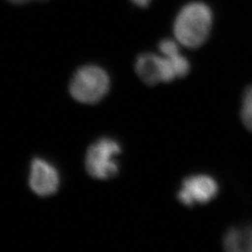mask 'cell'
<instances>
[{
  "mask_svg": "<svg viewBox=\"0 0 252 252\" xmlns=\"http://www.w3.org/2000/svg\"><path fill=\"white\" fill-rule=\"evenodd\" d=\"M213 23L210 7L200 1L186 4L176 16L173 32L177 41L187 48L203 45L209 36Z\"/></svg>",
  "mask_w": 252,
  "mask_h": 252,
  "instance_id": "obj_1",
  "label": "cell"
},
{
  "mask_svg": "<svg viewBox=\"0 0 252 252\" xmlns=\"http://www.w3.org/2000/svg\"><path fill=\"white\" fill-rule=\"evenodd\" d=\"M109 89L107 72L96 65L81 67L70 82V94L77 101L84 104L99 102Z\"/></svg>",
  "mask_w": 252,
  "mask_h": 252,
  "instance_id": "obj_2",
  "label": "cell"
},
{
  "mask_svg": "<svg viewBox=\"0 0 252 252\" xmlns=\"http://www.w3.org/2000/svg\"><path fill=\"white\" fill-rule=\"evenodd\" d=\"M121 153V147L113 139L102 138L92 145L86 155V169L91 177L98 180L113 178L118 171L115 157Z\"/></svg>",
  "mask_w": 252,
  "mask_h": 252,
  "instance_id": "obj_3",
  "label": "cell"
},
{
  "mask_svg": "<svg viewBox=\"0 0 252 252\" xmlns=\"http://www.w3.org/2000/svg\"><path fill=\"white\" fill-rule=\"evenodd\" d=\"M135 71L138 77L149 85L169 82L178 78L173 63L166 56L151 53L142 54L137 57Z\"/></svg>",
  "mask_w": 252,
  "mask_h": 252,
  "instance_id": "obj_4",
  "label": "cell"
},
{
  "mask_svg": "<svg viewBox=\"0 0 252 252\" xmlns=\"http://www.w3.org/2000/svg\"><path fill=\"white\" fill-rule=\"evenodd\" d=\"M218 191V184L211 177L205 175L193 176L183 181L179 199L182 204L190 207L195 203L205 204L209 202L216 196Z\"/></svg>",
  "mask_w": 252,
  "mask_h": 252,
  "instance_id": "obj_5",
  "label": "cell"
},
{
  "mask_svg": "<svg viewBox=\"0 0 252 252\" xmlns=\"http://www.w3.org/2000/svg\"><path fill=\"white\" fill-rule=\"evenodd\" d=\"M59 174L54 166L42 159H35L31 164L29 185L39 196H49L59 187Z\"/></svg>",
  "mask_w": 252,
  "mask_h": 252,
  "instance_id": "obj_6",
  "label": "cell"
},
{
  "mask_svg": "<svg viewBox=\"0 0 252 252\" xmlns=\"http://www.w3.org/2000/svg\"><path fill=\"white\" fill-rule=\"evenodd\" d=\"M223 245L227 252H252V227L229 230L224 236Z\"/></svg>",
  "mask_w": 252,
  "mask_h": 252,
  "instance_id": "obj_7",
  "label": "cell"
},
{
  "mask_svg": "<svg viewBox=\"0 0 252 252\" xmlns=\"http://www.w3.org/2000/svg\"><path fill=\"white\" fill-rule=\"evenodd\" d=\"M178 41L172 40L169 38L162 39L159 43V50L161 54L166 56L171 61L178 78H182L186 76L189 71V61L180 54Z\"/></svg>",
  "mask_w": 252,
  "mask_h": 252,
  "instance_id": "obj_8",
  "label": "cell"
},
{
  "mask_svg": "<svg viewBox=\"0 0 252 252\" xmlns=\"http://www.w3.org/2000/svg\"><path fill=\"white\" fill-rule=\"evenodd\" d=\"M241 117L244 125L252 132V86L249 87L244 94Z\"/></svg>",
  "mask_w": 252,
  "mask_h": 252,
  "instance_id": "obj_9",
  "label": "cell"
},
{
  "mask_svg": "<svg viewBox=\"0 0 252 252\" xmlns=\"http://www.w3.org/2000/svg\"><path fill=\"white\" fill-rule=\"evenodd\" d=\"M135 5L138 6V7H141V8H146L150 5L151 1L152 0H131Z\"/></svg>",
  "mask_w": 252,
  "mask_h": 252,
  "instance_id": "obj_10",
  "label": "cell"
},
{
  "mask_svg": "<svg viewBox=\"0 0 252 252\" xmlns=\"http://www.w3.org/2000/svg\"><path fill=\"white\" fill-rule=\"evenodd\" d=\"M10 3H13V4H24V3H27L31 0H9Z\"/></svg>",
  "mask_w": 252,
  "mask_h": 252,
  "instance_id": "obj_11",
  "label": "cell"
}]
</instances>
